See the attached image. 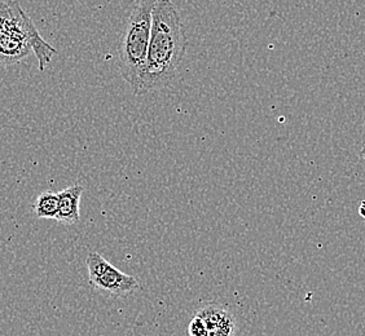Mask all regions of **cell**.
<instances>
[{
    "label": "cell",
    "instance_id": "6da1fadb",
    "mask_svg": "<svg viewBox=\"0 0 365 336\" xmlns=\"http://www.w3.org/2000/svg\"><path fill=\"white\" fill-rule=\"evenodd\" d=\"M187 51L182 17L171 0H153L143 95L161 91L175 79Z\"/></svg>",
    "mask_w": 365,
    "mask_h": 336
},
{
    "label": "cell",
    "instance_id": "7a4b0ae2",
    "mask_svg": "<svg viewBox=\"0 0 365 336\" xmlns=\"http://www.w3.org/2000/svg\"><path fill=\"white\" fill-rule=\"evenodd\" d=\"M152 8L153 0H140L127 19L118 48L120 75L135 95H143L150 39Z\"/></svg>",
    "mask_w": 365,
    "mask_h": 336
},
{
    "label": "cell",
    "instance_id": "3957f363",
    "mask_svg": "<svg viewBox=\"0 0 365 336\" xmlns=\"http://www.w3.org/2000/svg\"><path fill=\"white\" fill-rule=\"evenodd\" d=\"M86 266L92 286L100 291H104L106 294L113 296H127L139 288V283L133 275L118 271L100 253L91 252L87 256Z\"/></svg>",
    "mask_w": 365,
    "mask_h": 336
},
{
    "label": "cell",
    "instance_id": "277c9868",
    "mask_svg": "<svg viewBox=\"0 0 365 336\" xmlns=\"http://www.w3.org/2000/svg\"><path fill=\"white\" fill-rule=\"evenodd\" d=\"M9 4L14 12V28H19L24 36L28 39L29 44L33 49V52L36 53V60L39 63V70L44 71L46 66L51 63L52 56L57 55L56 49L43 39L34 22L31 21L28 14L20 7L19 1L11 0Z\"/></svg>",
    "mask_w": 365,
    "mask_h": 336
},
{
    "label": "cell",
    "instance_id": "5b68a950",
    "mask_svg": "<svg viewBox=\"0 0 365 336\" xmlns=\"http://www.w3.org/2000/svg\"><path fill=\"white\" fill-rule=\"evenodd\" d=\"M206 323V336H232L236 329L233 315L219 304H209L197 312Z\"/></svg>",
    "mask_w": 365,
    "mask_h": 336
},
{
    "label": "cell",
    "instance_id": "8992f818",
    "mask_svg": "<svg viewBox=\"0 0 365 336\" xmlns=\"http://www.w3.org/2000/svg\"><path fill=\"white\" fill-rule=\"evenodd\" d=\"M33 49L29 44L28 39L24 36L19 28L8 33L0 41V66L9 68L20 63L30 55Z\"/></svg>",
    "mask_w": 365,
    "mask_h": 336
},
{
    "label": "cell",
    "instance_id": "52a82bcc",
    "mask_svg": "<svg viewBox=\"0 0 365 336\" xmlns=\"http://www.w3.org/2000/svg\"><path fill=\"white\" fill-rule=\"evenodd\" d=\"M58 194V212L56 220L65 225H74L79 223V204L81 196L83 194V188L78 184L61 190Z\"/></svg>",
    "mask_w": 365,
    "mask_h": 336
},
{
    "label": "cell",
    "instance_id": "ba28073f",
    "mask_svg": "<svg viewBox=\"0 0 365 336\" xmlns=\"http://www.w3.org/2000/svg\"><path fill=\"white\" fill-rule=\"evenodd\" d=\"M36 216L39 219H56L58 212V194L53 191H43L34 204Z\"/></svg>",
    "mask_w": 365,
    "mask_h": 336
},
{
    "label": "cell",
    "instance_id": "9c48e42d",
    "mask_svg": "<svg viewBox=\"0 0 365 336\" xmlns=\"http://www.w3.org/2000/svg\"><path fill=\"white\" fill-rule=\"evenodd\" d=\"M14 25V16L9 3L0 1V41L7 36Z\"/></svg>",
    "mask_w": 365,
    "mask_h": 336
},
{
    "label": "cell",
    "instance_id": "30bf717a",
    "mask_svg": "<svg viewBox=\"0 0 365 336\" xmlns=\"http://www.w3.org/2000/svg\"><path fill=\"white\" fill-rule=\"evenodd\" d=\"M190 336H206V323L200 315H195L188 326Z\"/></svg>",
    "mask_w": 365,
    "mask_h": 336
},
{
    "label": "cell",
    "instance_id": "8fae6325",
    "mask_svg": "<svg viewBox=\"0 0 365 336\" xmlns=\"http://www.w3.org/2000/svg\"><path fill=\"white\" fill-rule=\"evenodd\" d=\"M359 215L365 219V199L360 204V206H359Z\"/></svg>",
    "mask_w": 365,
    "mask_h": 336
},
{
    "label": "cell",
    "instance_id": "7c38bea8",
    "mask_svg": "<svg viewBox=\"0 0 365 336\" xmlns=\"http://www.w3.org/2000/svg\"><path fill=\"white\" fill-rule=\"evenodd\" d=\"M360 154L361 157L364 158L365 157V130L364 133H363V137H361V152H360Z\"/></svg>",
    "mask_w": 365,
    "mask_h": 336
},
{
    "label": "cell",
    "instance_id": "4fadbf2b",
    "mask_svg": "<svg viewBox=\"0 0 365 336\" xmlns=\"http://www.w3.org/2000/svg\"><path fill=\"white\" fill-rule=\"evenodd\" d=\"M364 159H365V157H364Z\"/></svg>",
    "mask_w": 365,
    "mask_h": 336
}]
</instances>
